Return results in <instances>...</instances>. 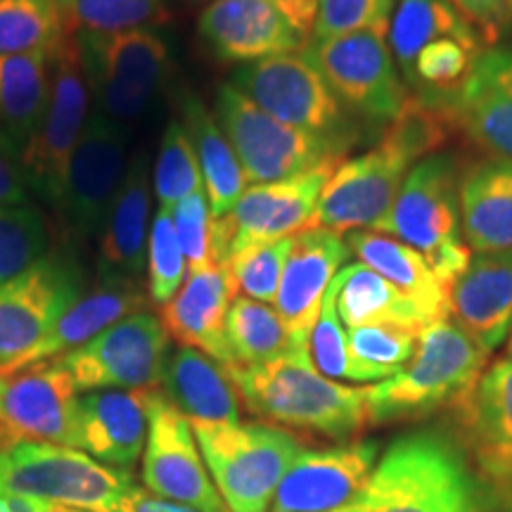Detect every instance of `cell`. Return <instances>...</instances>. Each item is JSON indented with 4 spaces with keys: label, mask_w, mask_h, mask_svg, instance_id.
I'll list each match as a JSON object with an SVG mask.
<instances>
[{
    "label": "cell",
    "mask_w": 512,
    "mask_h": 512,
    "mask_svg": "<svg viewBox=\"0 0 512 512\" xmlns=\"http://www.w3.org/2000/svg\"><path fill=\"white\" fill-rule=\"evenodd\" d=\"M363 512H494L496 501L446 430L401 434L361 491Z\"/></svg>",
    "instance_id": "1"
},
{
    "label": "cell",
    "mask_w": 512,
    "mask_h": 512,
    "mask_svg": "<svg viewBox=\"0 0 512 512\" xmlns=\"http://www.w3.org/2000/svg\"><path fill=\"white\" fill-rule=\"evenodd\" d=\"M242 406L287 432L347 441L370 427L366 387L320 375L309 347H292L264 366L226 368Z\"/></svg>",
    "instance_id": "2"
},
{
    "label": "cell",
    "mask_w": 512,
    "mask_h": 512,
    "mask_svg": "<svg viewBox=\"0 0 512 512\" xmlns=\"http://www.w3.org/2000/svg\"><path fill=\"white\" fill-rule=\"evenodd\" d=\"M489 366V351L451 320H434L420 332L406 368L366 387L370 427L415 422L451 408Z\"/></svg>",
    "instance_id": "3"
},
{
    "label": "cell",
    "mask_w": 512,
    "mask_h": 512,
    "mask_svg": "<svg viewBox=\"0 0 512 512\" xmlns=\"http://www.w3.org/2000/svg\"><path fill=\"white\" fill-rule=\"evenodd\" d=\"M460 174L463 169L451 155L422 159L403 178L392 211L375 228L425 256L448 290L472 261L460 226Z\"/></svg>",
    "instance_id": "4"
},
{
    "label": "cell",
    "mask_w": 512,
    "mask_h": 512,
    "mask_svg": "<svg viewBox=\"0 0 512 512\" xmlns=\"http://www.w3.org/2000/svg\"><path fill=\"white\" fill-rule=\"evenodd\" d=\"M228 512H268L304 444L271 422H190Z\"/></svg>",
    "instance_id": "5"
},
{
    "label": "cell",
    "mask_w": 512,
    "mask_h": 512,
    "mask_svg": "<svg viewBox=\"0 0 512 512\" xmlns=\"http://www.w3.org/2000/svg\"><path fill=\"white\" fill-rule=\"evenodd\" d=\"M133 486L126 470L100 463L79 448L29 439L0 444V494L36 496L86 512H117Z\"/></svg>",
    "instance_id": "6"
},
{
    "label": "cell",
    "mask_w": 512,
    "mask_h": 512,
    "mask_svg": "<svg viewBox=\"0 0 512 512\" xmlns=\"http://www.w3.org/2000/svg\"><path fill=\"white\" fill-rule=\"evenodd\" d=\"M230 83L271 117L330 140L342 152L361 138L358 119L339 102L309 48L240 64Z\"/></svg>",
    "instance_id": "7"
},
{
    "label": "cell",
    "mask_w": 512,
    "mask_h": 512,
    "mask_svg": "<svg viewBox=\"0 0 512 512\" xmlns=\"http://www.w3.org/2000/svg\"><path fill=\"white\" fill-rule=\"evenodd\" d=\"M91 79L76 34L57 48L46 112L24 145L22 171L31 195L60 211L69 164L91 117Z\"/></svg>",
    "instance_id": "8"
},
{
    "label": "cell",
    "mask_w": 512,
    "mask_h": 512,
    "mask_svg": "<svg viewBox=\"0 0 512 512\" xmlns=\"http://www.w3.org/2000/svg\"><path fill=\"white\" fill-rule=\"evenodd\" d=\"M214 117L233 145L249 185L287 181L320 166L339 164L347 155L330 140L271 117L233 83H221L216 91Z\"/></svg>",
    "instance_id": "9"
},
{
    "label": "cell",
    "mask_w": 512,
    "mask_h": 512,
    "mask_svg": "<svg viewBox=\"0 0 512 512\" xmlns=\"http://www.w3.org/2000/svg\"><path fill=\"white\" fill-rule=\"evenodd\" d=\"M74 34L98 110L119 126L138 121L169 76L171 48L162 31L140 27L117 34Z\"/></svg>",
    "instance_id": "10"
},
{
    "label": "cell",
    "mask_w": 512,
    "mask_h": 512,
    "mask_svg": "<svg viewBox=\"0 0 512 512\" xmlns=\"http://www.w3.org/2000/svg\"><path fill=\"white\" fill-rule=\"evenodd\" d=\"M320 0H211L197 31L221 62L252 64L309 46Z\"/></svg>",
    "instance_id": "11"
},
{
    "label": "cell",
    "mask_w": 512,
    "mask_h": 512,
    "mask_svg": "<svg viewBox=\"0 0 512 512\" xmlns=\"http://www.w3.org/2000/svg\"><path fill=\"white\" fill-rule=\"evenodd\" d=\"M306 48L339 102L356 119L384 128L411 95L389 50L387 34L354 31L309 41Z\"/></svg>",
    "instance_id": "12"
},
{
    "label": "cell",
    "mask_w": 512,
    "mask_h": 512,
    "mask_svg": "<svg viewBox=\"0 0 512 512\" xmlns=\"http://www.w3.org/2000/svg\"><path fill=\"white\" fill-rule=\"evenodd\" d=\"M171 337L152 311H136L102 330L83 347L57 358L79 392L159 389Z\"/></svg>",
    "instance_id": "13"
},
{
    "label": "cell",
    "mask_w": 512,
    "mask_h": 512,
    "mask_svg": "<svg viewBox=\"0 0 512 512\" xmlns=\"http://www.w3.org/2000/svg\"><path fill=\"white\" fill-rule=\"evenodd\" d=\"M335 166H320L278 183L249 185L230 214L214 223L216 264L226 266L249 247L294 238L316 226L320 190Z\"/></svg>",
    "instance_id": "14"
},
{
    "label": "cell",
    "mask_w": 512,
    "mask_h": 512,
    "mask_svg": "<svg viewBox=\"0 0 512 512\" xmlns=\"http://www.w3.org/2000/svg\"><path fill=\"white\" fill-rule=\"evenodd\" d=\"M465 456L496 508L512 512V358L484 368L475 387L448 408Z\"/></svg>",
    "instance_id": "15"
},
{
    "label": "cell",
    "mask_w": 512,
    "mask_h": 512,
    "mask_svg": "<svg viewBox=\"0 0 512 512\" xmlns=\"http://www.w3.org/2000/svg\"><path fill=\"white\" fill-rule=\"evenodd\" d=\"M81 294V268L62 252L43 254L0 287V368L34 349Z\"/></svg>",
    "instance_id": "16"
},
{
    "label": "cell",
    "mask_w": 512,
    "mask_h": 512,
    "mask_svg": "<svg viewBox=\"0 0 512 512\" xmlns=\"http://www.w3.org/2000/svg\"><path fill=\"white\" fill-rule=\"evenodd\" d=\"M128 171V133L93 110L69 164L60 214L72 238L98 240Z\"/></svg>",
    "instance_id": "17"
},
{
    "label": "cell",
    "mask_w": 512,
    "mask_h": 512,
    "mask_svg": "<svg viewBox=\"0 0 512 512\" xmlns=\"http://www.w3.org/2000/svg\"><path fill=\"white\" fill-rule=\"evenodd\" d=\"M145 491L200 512H228L204 463L190 420L155 389L140 470Z\"/></svg>",
    "instance_id": "18"
},
{
    "label": "cell",
    "mask_w": 512,
    "mask_h": 512,
    "mask_svg": "<svg viewBox=\"0 0 512 512\" xmlns=\"http://www.w3.org/2000/svg\"><path fill=\"white\" fill-rule=\"evenodd\" d=\"M79 387L60 361L5 375L0 389V444L48 441L79 448Z\"/></svg>",
    "instance_id": "19"
},
{
    "label": "cell",
    "mask_w": 512,
    "mask_h": 512,
    "mask_svg": "<svg viewBox=\"0 0 512 512\" xmlns=\"http://www.w3.org/2000/svg\"><path fill=\"white\" fill-rule=\"evenodd\" d=\"M377 441H339L304 448L285 472L268 512H330L361 496L373 477Z\"/></svg>",
    "instance_id": "20"
},
{
    "label": "cell",
    "mask_w": 512,
    "mask_h": 512,
    "mask_svg": "<svg viewBox=\"0 0 512 512\" xmlns=\"http://www.w3.org/2000/svg\"><path fill=\"white\" fill-rule=\"evenodd\" d=\"M408 171L411 166L382 145L342 159L320 190L316 226L337 233L375 230L392 211Z\"/></svg>",
    "instance_id": "21"
},
{
    "label": "cell",
    "mask_w": 512,
    "mask_h": 512,
    "mask_svg": "<svg viewBox=\"0 0 512 512\" xmlns=\"http://www.w3.org/2000/svg\"><path fill=\"white\" fill-rule=\"evenodd\" d=\"M347 238L337 230L313 226L294 235L292 252L275 294V311L287 325L294 347H309L325 292L347 264Z\"/></svg>",
    "instance_id": "22"
},
{
    "label": "cell",
    "mask_w": 512,
    "mask_h": 512,
    "mask_svg": "<svg viewBox=\"0 0 512 512\" xmlns=\"http://www.w3.org/2000/svg\"><path fill=\"white\" fill-rule=\"evenodd\" d=\"M446 114L486 157L512 162V48L486 46Z\"/></svg>",
    "instance_id": "23"
},
{
    "label": "cell",
    "mask_w": 512,
    "mask_h": 512,
    "mask_svg": "<svg viewBox=\"0 0 512 512\" xmlns=\"http://www.w3.org/2000/svg\"><path fill=\"white\" fill-rule=\"evenodd\" d=\"M235 299L238 287L228 266L211 264L185 275V283L176 297L159 306V320L181 347L202 351L223 368H230L233 356L228 349L226 323Z\"/></svg>",
    "instance_id": "24"
},
{
    "label": "cell",
    "mask_w": 512,
    "mask_h": 512,
    "mask_svg": "<svg viewBox=\"0 0 512 512\" xmlns=\"http://www.w3.org/2000/svg\"><path fill=\"white\" fill-rule=\"evenodd\" d=\"M155 389H100L79 396V451L131 472L143 458Z\"/></svg>",
    "instance_id": "25"
},
{
    "label": "cell",
    "mask_w": 512,
    "mask_h": 512,
    "mask_svg": "<svg viewBox=\"0 0 512 512\" xmlns=\"http://www.w3.org/2000/svg\"><path fill=\"white\" fill-rule=\"evenodd\" d=\"M152 178L145 155L133 157L105 228L98 238L102 283H138L145 271L147 238L152 228Z\"/></svg>",
    "instance_id": "26"
},
{
    "label": "cell",
    "mask_w": 512,
    "mask_h": 512,
    "mask_svg": "<svg viewBox=\"0 0 512 512\" xmlns=\"http://www.w3.org/2000/svg\"><path fill=\"white\" fill-rule=\"evenodd\" d=\"M451 316L484 351H494L512 330V252L472 254L451 287Z\"/></svg>",
    "instance_id": "27"
},
{
    "label": "cell",
    "mask_w": 512,
    "mask_h": 512,
    "mask_svg": "<svg viewBox=\"0 0 512 512\" xmlns=\"http://www.w3.org/2000/svg\"><path fill=\"white\" fill-rule=\"evenodd\" d=\"M147 299L150 297L145 290H140L138 283H100L95 290L81 294L34 349H29L8 368H0V375H15L19 370L55 361V358L83 347L102 330L119 323L121 318L143 311Z\"/></svg>",
    "instance_id": "28"
},
{
    "label": "cell",
    "mask_w": 512,
    "mask_h": 512,
    "mask_svg": "<svg viewBox=\"0 0 512 512\" xmlns=\"http://www.w3.org/2000/svg\"><path fill=\"white\" fill-rule=\"evenodd\" d=\"M458 200L463 238L472 252H512V162L484 157L467 164Z\"/></svg>",
    "instance_id": "29"
},
{
    "label": "cell",
    "mask_w": 512,
    "mask_h": 512,
    "mask_svg": "<svg viewBox=\"0 0 512 512\" xmlns=\"http://www.w3.org/2000/svg\"><path fill=\"white\" fill-rule=\"evenodd\" d=\"M162 394L190 422L238 425L242 401L228 370L192 347H178L166 358Z\"/></svg>",
    "instance_id": "30"
},
{
    "label": "cell",
    "mask_w": 512,
    "mask_h": 512,
    "mask_svg": "<svg viewBox=\"0 0 512 512\" xmlns=\"http://www.w3.org/2000/svg\"><path fill=\"white\" fill-rule=\"evenodd\" d=\"M347 245L358 264L373 268L396 290L413 299L430 323L451 316V290L437 278L425 256L413 247L375 230H354L347 235Z\"/></svg>",
    "instance_id": "31"
},
{
    "label": "cell",
    "mask_w": 512,
    "mask_h": 512,
    "mask_svg": "<svg viewBox=\"0 0 512 512\" xmlns=\"http://www.w3.org/2000/svg\"><path fill=\"white\" fill-rule=\"evenodd\" d=\"M337 313L347 328H399L420 332L430 325L413 299L366 264H349L337 273Z\"/></svg>",
    "instance_id": "32"
},
{
    "label": "cell",
    "mask_w": 512,
    "mask_h": 512,
    "mask_svg": "<svg viewBox=\"0 0 512 512\" xmlns=\"http://www.w3.org/2000/svg\"><path fill=\"white\" fill-rule=\"evenodd\" d=\"M183 126L188 128L192 147H195L197 162H200L204 192L214 214V221L230 214L238 204L242 192L249 188L240 159L233 145L228 143L226 133L221 131L219 121L207 110V105L197 95L185 93L181 100Z\"/></svg>",
    "instance_id": "33"
},
{
    "label": "cell",
    "mask_w": 512,
    "mask_h": 512,
    "mask_svg": "<svg viewBox=\"0 0 512 512\" xmlns=\"http://www.w3.org/2000/svg\"><path fill=\"white\" fill-rule=\"evenodd\" d=\"M55 50L0 55V133L22 155L46 112Z\"/></svg>",
    "instance_id": "34"
},
{
    "label": "cell",
    "mask_w": 512,
    "mask_h": 512,
    "mask_svg": "<svg viewBox=\"0 0 512 512\" xmlns=\"http://www.w3.org/2000/svg\"><path fill=\"white\" fill-rule=\"evenodd\" d=\"M484 48L486 43L479 34L441 36L427 43L415 57L411 72L403 79L408 93L446 112L460 88L465 86Z\"/></svg>",
    "instance_id": "35"
},
{
    "label": "cell",
    "mask_w": 512,
    "mask_h": 512,
    "mask_svg": "<svg viewBox=\"0 0 512 512\" xmlns=\"http://www.w3.org/2000/svg\"><path fill=\"white\" fill-rule=\"evenodd\" d=\"M472 34H479V31L448 0H399L392 24H389L387 41L401 79H406L415 57L427 43L441 36Z\"/></svg>",
    "instance_id": "36"
},
{
    "label": "cell",
    "mask_w": 512,
    "mask_h": 512,
    "mask_svg": "<svg viewBox=\"0 0 512 512\" xmlns=\"http://www.w3.org/2000/svg\"><path fill=\"white\" fill-rule=\"evenodd\" d=\"M226 339L233 366H264L290 351L292 337L271 304L238 297L230 306Z\"/></svg>",
    "instance_id": "37"
},
{
    "label": "cell",
    "mask_w": 512,
    "mask_h": 512,
    "mask_svg": "<svg viewBox=\"0 0 512 512\" xmlns=\"http://www.w3.org/2000/svg\"><path fill=\"white\" fill-rule=\"evenodd\" d=\"M69 31L57 0H0V55L55 50Z\"/></svg>",
    "instance_id": "38"
},
{
    "label": "cell",
    "mask_w": 512,
    "mask_h": 512,
    "mask_svg": "<svg viewBox=\"0 0 512 512\" xmlns=\"http://www.w3.org/2000/svg\"><path fill=\"white\" fill-rule=\"evenodd\" d=\"M453 133L456 128L444 110L411 93L399 114L382 128L377 145H382L413 169L422 159L437 155V150L451 140Z\"/></svg>",
    "instance_id": "39"
},
{
    "label": "cell",
    "mask_w": 512,
    "mask_h": 512,
    "mask_svg": "<svg viewBox=\"0 0 512 512\" xmlns=\"http://www.w3.org/2000/svg\"><path fill=\"white\" fill-rule=\"evenodd\" d=\"M309 354L313 366L320 375L330 380L347 382H382L384 377L377 370L358 363L349 349V335L342 328V320L337 313V283L332 280L330 290L325 292L316 328L309 339Z\"/></svg>",
    "instance_id": "40"
},
{
    "label": "cell",
    "mask_w": 512,
    "mask_h": 512,
    "mask_svg": "<svg viewBox=\"0 0 512 512\" xmlns=\"http://www.w3.org/2000/svg\"><path fill=\"white\" fill-rule=\"evenodd\" d=\"M152 190L159 207L166 209L176 207L192 192L204 190L200 162L183 121L171 119L164 128L155 159V174H152Z\"/></svg>",
    "instance_id": "41"
},
{
    "label": "cell",
    "mask_w": 512,
    "mask_h": 512,
    "mask_svg": "<svg viewBox=\"0 0 512 512\" xmlns=\"http://www.w3.org/2000/svg\"><path fill=\"white\" fill-rule=\"evenodd\" d=\"M48 226L34 204H0V287L48 254Z\"/></svg>",
    "instance_id": "42"
},
{
    "label": "cell",
    "mask_w": 512,
    "mask_h": 512,
    "mask_svg": "<svg viewBox=\"0 0 512 512\" xmlns=\"http://www.w3.org/2000/svg\"><path fill=\"white\" fill-rule=\"evenodd\" d=\"M185 266L188 261H185L183 247L178 242L171 209L159 207L157 214L152 216L150 238H147V297L157 306L169 304L185 283Z\"/></svg>",
    "instance_id": "43"
},
{
    "label": "cell",
    "mask_w": 512,
    "mask_h": 512,
    "mask_svg": "<svg viewBox=\"0 0 512 512\" xmlns=\"http://www.w3.org/2000/svg\"><path fill=\"white\" fill-rule=\"evenodd\" d=\"M69 24L88 34L155 27L164 19V0H72Z\"/></svg>",
    "instance_id": "44"
},
{
    "label": "cell",
    "mask_w": 512,
    "mask_h": 512,
    "mask_svg": "<svg viewBox=\"0 0 512 512\" xmlns=\"http://www.w3.org/2000/svg\"><path fill=\"white\" fill-rule=\"evenodd\" d=\"M292 245L294 238H285L249 247L238 256H233L226 266L233 275L238 294H245L247 299L261 304H275V294H278L280 280H283Z\"/></svg>",
    "instance_id": "45"
},
{
    "label": "cell",
    "mask_w": 512,
    "mask_h": 512,
    "mask_svg": "<svg viewBox=\"0 0 512 512\" xmlns=\"http://www.w3.org/2000/svg\"><path fill=\"white\" fill-rule=\"evenodd\" d=\"M399 0H320L311 41H325L354 31L389 34Z\"/></svg>",
    "instance_id": "46"
},
{
    "label": "cell",
    "mask_w": 512,
    "mask_h": 512,
    "mask_svg": "<svg viewBox=\"0 0 512 512\" xmlns=\"http://www.w3.org/2000/svg\"><path fill=\"white\" fill-rule=\"evenodd\" d=\"M349 349L358 363L373 368L384 380L406 368L418 349V332L382 328V325H368V328H351Z\"/></svg>",
    "instance_id": "47"
},
{
    "label": "cell",
    "mask_w": 512,
    "mask_h": 512,
    "mask_svg": "<svg viewBox=\"0 0 512 512\" xmlns=\"http://www.w3.org/2000/svg\"><path fill=\"white\" fill-rule=\"evenodd\" d=\"M178 242H181L190 271L216 264L214 256V214H211L207 192H192L171 207Z\"/></svg>",
    "instance_id": "48"
},
{
    "label": "cell",
    "mask_w": 512,
    "mask_h": 512,
    "mask_svg": "<svg viewBox=\"0 0 512 512\" xmlns=\"http://www.w3.org/2000/svg\"><path fill=\"white\" fill-rule=\"evenodd\" d=\"M479 31L486 46H498L508 0H448Z\"/></svg>",
    "instance_id": "49"
},
{
    "label": "cell",
    "mask_w": 512,
    "mask_h": 512,
    "mask_svg": "<svg viewBox=\"0 0 512 512\" xmlns=\"http://www.w3.org/2000/svg\"><path fill=\"white\" fill-rule=\"evenodd\" d=\"M29 197L19 150L0 133V204H27Z\"/></svg>",
    "instance_id": "50"
},
{
    "label": "cell",
    "mask_w": 512,
    "mask_h": 512,
    "mask_svg": "<svg viewBox=\"0 0 512 512\" xmlns=\"http://www.w3.org/2000/svg\"><path fill=\"white\" fill-rule=\"evenodd\" d=\"M117 512H200V510L190 508V505L164 501V498L152 496L150 491L140 489L136 484L131 491H128V496L124 498V503H121V508Z\"/></svg>",
    "instance_id": "51"
},
{
    "label": "cell",
    "mask_w": 512,
    "mask_h": 512,
    "mask_svg": "<svg viewBox=\"0 0 512 512\" xmlns=\"http://www.w3.org/2000/svg\"><path fill=\"white\" fill-rule=\"evenodd\" d=\"M55 503L24 494H0V512H53Z\"/></svg>",
    "instance_id": "52"
},
{
    "label": "cell",
    "mask_w": 512,
    "mask_h": 512,
    "mask_svg": "<svg viewBox=\"0 0 512 512\" xmlns=\"http://www.w3.org/2000/svg\"><path fill=\"white\" fill-rule=\"evenodd\" d=\"M501 38L510 43L508 48H512V0L505 3V15H503V29H501Z\"/></svg>",
    "instance_id": "53"
},
{
    "label": "cell",
    "mask_w": 512,
    "mask_h": 512,
    "mask_svg": "<svg viewBox=\"0 0 512 512\" xmlns=\"http://www.w3.org/2000/svg\"><path fill=\"white\" fill-rule=\"evenodd\" d=\"M330 512H363L361 498H354V501H351V503L342 505V508H337V510H330Z\"/></svg>",
    "instance_id": "54"
},
{
    "label": "cell",
    "mask_w": 512,
    "mask_h": 512,
    "mask_svg": "<svg viewBox=\"0 0 512 512\" xmlns=\"http://www.w3.org/2000/svg\"><path fill=\"white\" fill-rule=\"evenodd\" d=\"M53 512H86V510H76V508H64V505H55Z\"/></svg>",
    "instance_id": "55"
},
{
    "label": "cell",
    "mask_w": 512,
    "mask_h": 512,
    "mask_svg": "<svg viewBox=\"0 0 512 512\" xmlns=\"http://www.w3.org/2000/svg\"><path fill=\"white\" fill-rule=\"evenodd\" d=\"M57 3H60V8L64 12H69V8H72V0H57Z\"/></svg>",
    "instance_id": "56"
},
{
    "label": "cell",
    "mask_w": 512,
    "mask_h": 512,
    "mask_svg": "<svg viewBox=\"0 0 512 512\" xmlns=\"http://www.w3.org/2000/svg\"><path fill=\"white\" fill-rule=\"evenodd\" d=\"M508 358H512V330H510V335H508Z\"/></svg>",
    "instance_id": "57"
},
{
    "label": "cell",
    "mask_w": 512,
    "mask_h": 512,
    "mask_svg": "<svg viewBox=\"0 0 512 512\" xmlns=\"http://www.w3.org/2000/svg\"><path fill=\"white\" fill-rule=\"evenodd\" d=\"M3 384H5V375H0V389H3Z\"/></svg>",
    "instance_id": "58"
},
{
    "label": "cell",
    "mask_w": 512,
    "mask_h": 512,
    "mask_svg": "<svg viewBox=\"0 0 512 512\" xmlns=\"http://www.w3.org/2000/svg\"><path fill=\"white\" fill-rule=\"evenodd\" d=\"M192 3H211V0H192Z\"/></svg>",
    "instance_id": "59"
}]
</instances>
